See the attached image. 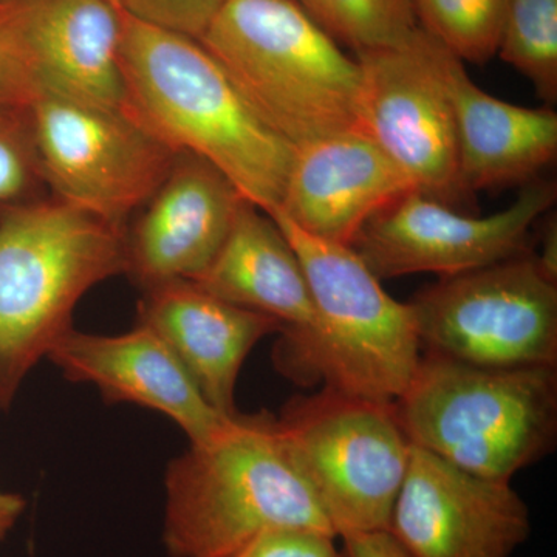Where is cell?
Masks as SVG:
<instances>
[{"label": "cell", "instance_id": "28", "mask_svg": "<svg viewBox=\"0 0 557 557\" xmlns=\"http://www.w3.org/2000/svg\"><path fill=\"white\" fill-rule=\"evenodd\" d=\"M25 509V500L21 494L9 493L0 487V541L13 530Z\"/></svg>", "mask_w": 557, "mask_h": 557}, {"label": "cell", "instance_id": "26", "mask_svg": "<svg viewBox=\"0 0 557 557\" xmlns=\"http://www.w3.org/2000/svg\"><path fill=\"white\" fill-rule=\"evenodd\" d=\"M335 541L319 531H271L225 557H346Z\"/></svg>", "mask_w": 557, "mask_h": 557}, {"label": "cell", "instance_id": "18", "mask_svg": "<svg viewBox=\"0 0 557 557\" xmlns=\"http://www.w3.org/2000/svg\"><path fill=\"white\" fill-rule=\"evenodd\" d=\"M40 95L121 109L120 13L109 0H13Z\"/></svg>", "mask_w": 557, "mask_h": 557}, {"label": "cell", "instance_id": "24", "mask_svg": "<svg viewBox=\"0 0 557 557\" xmlns=\"http://www.w3.org/2000/svg\"><path fill=\"white\" fill-rule=\"evenodd\" d=\"M40 97L13 0L0 2V110L30 109Z\"/></svg>", "mask_w": 557, "mask_h": 557}, {"label": "cell", "instance_id": "2", "mask_svg": "<svg viewBox=\"0 0 557 557\" xmlns=\"http://www.w3.org/2000/svg\"><path fill=\"white\" fill-rule=\"evenodd\" d=\"M278 530L338 537L270 412L237 413L218 437L168 465L163 544L171 557H225Z\"/></svg>", "mask_w": 557, "mask_h": 557}, {"label": "cell", "instance_id": "12", "mask_svg": "<svg viewBox=\"0 0 557 557\" xmlns=\"http://www.w3.org/2000/svg\"><path fill=\"white\" fill-rule=\"evenodd\" d=\"M387 531L410 557H511L530 537V509L511 482L412 445Z\"/></svg>", "mask_w": 557, "mask_h": 557}, {"label": "cell", "instance_id": "13", "mask_svg": "<svg viewBox=\"0 0 557 557\" xmlns=\"http://www.w3.org/2000/svg\"><path fill=\"white\" fill-rule=\"evenodd\" d=\"M412 190L409 175L351 127L296 146L273 211L318 239L351 247L370 219Z\"/></svg>", "mask_w": 557, "mask_h": 557}, {"label": "cell", "instance_id": "1", "mask_svg": "<svg viewBox=\"0 0 557 557\" xmlns=\"http://www.w3.org/2000/svg\"><path fill=\"white\" fill-rule=\"evenodd\" d=\"M119 13L121 110L172 152L218 168L249 203L267 214L277 208L295 148L252 112L199 40Z\"/></svg>", "mask_w": 557, "mask_h": 557}, {"label": "cell", "instance_id": "7", "mask_svg": "<svg viewBox=\"0 0 557 557\" xmlns=\"http://www.w3.org/2000/svg\"><path fill=\"white\" fill-rule=\"evenodd\" d=\"M276 426L336 536L387 530L412 448L395 401L324 386L292 399Z\"/></svg>", "mask_w": 557, "mask_h": 557}, {"label": "cell", "instance_id": "4", "mask_svg": "<svg viewBox=\"0 0 557 557\" xmlns=\"http://www.w3.org/2000/svg\"><path fill=\"white\" fill-rule=\"evenodd\" d=\"M199 42L293 148L358 127V61L296 0H225Z\"/></svg>", "mask_w": 557, "mask_h": 557}, {"label": "cell", "instance_id": "23", "mask_svg": "<svg viewBox=\"0 0 557 557\" xmlns=\"http://www.w3.org/2000/svg\"><path fill=\"white\" fill-rule=\"evenodd\" d=\"M46 190L30 109L0 110V212L42 199Z\"/></svg>", "mask_w": 557, "mask_h": 557}, {"label": "cell", "instance_id": "14", "mask_svg": "<svg viewBox=\"0 0 557 557\" xmlns=\"http://www.w3.org/2000/svg\"><path fill=\"white\" fill-rule=\"evenodd\" d=\"M244 200L218 168L193 153H178L126 230L127 276L141 289L199 277L225 244Z\"/></svg>", "mask_w": 557, "mask_h": 557}, {"label": "cell", "instance_id": "3", "mask_svg": "<svg viewBox=\"0 0 557 557\" xmlns=\"http://www.w3.org/2000/svg\"><path fill=\"white\" fill-rule=\"evenodd\" d=\"M126 230L53 196L0 212V410L73 329L79 300L126 274Z\"/></svg>", "mask_w": 557, "mask_h": 557}, {"label": "cell", "instance_id": "25", "mask_svg": "<svg viewBox=\"0 0 557 557\" xmlns=\"http://www.w3.org/2000/svg\"><path fill=\"white\" fill-rule=\"evenodd\" d=\"M109 2L135 20L199 40L225 0H109Z\"/></svg>", "mask_w": 557, "mask_h": 557}, {"label": "cell", "instance_id": "11", "mask_svg": "<svg viewBox=\"0 0 557 557\" xmlns=\"http://www.w3.org/2000/svg\"><path fill=\"white\" fill-rule=\"evenodd\" d=\"M556 197V183L537 178L504 211L472 218L412 190L370 219L351 248L380 281L457 276L530 251L531 230Z\"/></svg>", "mask_w": 557, "mask_h": 557}, {"label": "cell", "instance_id": "19", "mask_svg": "<svg viewBox=\"0 0 557 557\" xmlns=\"http://www.w3.org/2000/svg\"><path fill=\"white\" fill-rule=\"evenodd\" d=\"M194 282L228 302L277 319L282 336L304 335L317 322L298 255L277 223L248 200L242 201L218 256Z\"/></svg>", "mask_w": 557, "mask_h": 557}, {"label": "cell", "instance_id": "9", "mask_svg": "<svg viewBox=\"0 0 557 557\" xmlns=\"http://www.w3.org/2000/svg\"><path fill=\"white\" fill-rule=\"evenodd\" d=\"M30 116L51 196L120 228L148 203L178 156L121 109L40 95Z\"/></svg>", "mask_w": 557, "mask_h": 557}, {"label": "cell", "instance_id": "8", "mask_svg": "<svg viewBox=\"0 0 557 557\" xmlns=\"http://www.w3.org/2000/svg\"><path fill=\"white\" fill-rule=\"evenodd\" d=\"M408 304L429 354L479 368H557V278L531 251L440 277Z\"/></svg>", "mask_w": 557, "mask_h": 557}, {"label": "cell", "instance_id": "10", "mask_svg": "<svg viewBox=\"0 0 557 557\" xmlns=\"http://www.w3.org/2000/svg\"><path fill=\"white\" fill-rule=\"evenodd\" d=\"M357 61L359 129L409 175L418 193L453 208L467 201L437 40L418 27L406 42L359 53Z\"/></svg>", "mask_w": 557, "mask_h": 557}, {"label": "cell", "instance_id": "21", "mask_svg": "<svg viewBox=\"0 0 557 557\" xmlns=\"http://www.w3.org/2000/svg\"><path fill=\"white\" fill-rule=\"evenodd\" d=\"M498 57L536 89L552 108L557 102V0H509Z\"/></svg>", "mask_w": 557, "mask_h": 557}, {"label": "cell", "instance_id": "17", "mask_svg": "<svg viewBox=\"0 0 557 557\" xmlns=\"http://www.w3.org/2000/svg\"><path fill=\"white\" fill-rule=\"evenodd\" d=\"M437 62L456 119L458 172L468 197L525 186L555 163V110L520 108L486 94L438 42Z\"/></svg>", "mask_w": 557, "mask_h": 557}, {"label": "cell", "instance_id": "5", "mask_svg": "<svg viewBox=\"0 0 557 557\" xmlns=\"http://www.w3.org/2000/svg\"><path fill=\"white\" fill-rule=\"evenodd\" d=\"M269 215L298 255L317 311L310 332L282 336L278 368L355 397L395 401L421 358L409 304L392 298L354 248L318 239L278 211Z\"/></svg>", "mask_w": 557, "mask_h": 557}, {"label": "cell", "instance_id": "27", "mask_svg": "<svg viewBox=\"0 0 557 557\" xmlns=\"http://www.w3.org/2000/svg\"><path fill=\"white\" fill-rule=\"evenodd\" d=\"M341 541L346 557H410L387 530L346 534Z\"/></svg>", "mask_w": 557, "mask_h": 557}, {"label": "cell", "instance_id": "29", "mask_svg": "<svg viewBox=\"0 0 557 557\" xmlns=\"http://www.w3.org/2000/svg\"><path fill=\"white\" fill-rule=\"evenodd\" d=\"M0 2H2V0H0Z\"/></svg>", "mask_w": 557, "mask_h": 557}, {"label": "cell", "instance_id": "20", "mask_svg": "<svg viewBox=\"0 0 557 557\" xmlns=\"http://www.w3.org/2000/svg\"><path fill=\"white\" fill-rule=\"evenodd\" d=\"M336 44L355 53L406 42L418 22L412 0H296Z\"/></svg>", "mask_w": 557, "mask_h": 557}, {"label": "cell", "instance_id": "6", "mask_svg": "<svg viewBox=\"0 0 557 557\" xmlns=\"http://www.w3.org/2000/svg\"><path fill=\"white\" fill-rule=\"evenodd\" d=\"M395 409L412 445L511 482L556 448L557 368H479L426 351Z\"/></svg>", "mask_w": 557, "mask_h": 557}, {"label": "cell", "instance_id": "15", "mask_svg": "<svg viewBox=\"0 0 557 557\" xmlns=\"http://www.w3.org/2000/svg\"><path fill=\"white\" fill-rule=\"evenodd\" d=\"M47 359L64 379L98 388L110 405L129 403L166 416L185 432L189 445L211 442L234 417L212 408L171 348L139 322L120 335L73 327Z\"/></svg>", "mask_w": 557, "mask_h": 557}, {"label": "cell", "instance_id": "16", "mask_svg": "<svg viewBox=\"0 0 557 557\" xmlns=\"http://www.w3.org/2000/svg\"><path fill=\"white\" fill-rule=\"evenodd\" d=\"M139 324L164 341L201 395L223 416H236V387L252 348L284 332L277 319L212 295L188 278L143 289Z\"/></svg>", "mask_w": 557, "mask_h": 557}, {"label": "cell", "instance_id": "22", "mask_svg": "<svg viewBox=\"0 0 557 557\" xmlns=\"http://www.w3.org/2000/svg\"><path fill=\"white\" fill-rule=\"evenodd\" d=\"M418 27L461 62L497 54L509 0H412Z\"/></svg>", "mask_w": 557, "mask_h": 557}]
</instances>
